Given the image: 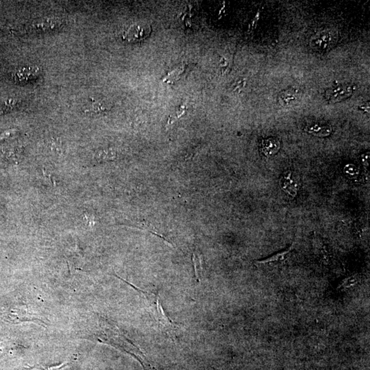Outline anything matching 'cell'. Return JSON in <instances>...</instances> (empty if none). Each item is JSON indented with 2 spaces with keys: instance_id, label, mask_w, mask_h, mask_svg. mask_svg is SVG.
Instances as JSON below:
<instances>
[{
  "instance_id": "1",
  "label": "cell",
  "mask_w": 370,
  "mask_h": 370,
  "mask_svg": "<svg viewBox=\"0 0 370 370\" xmlns=\"http://www.w3.org/2000/svg\"><path fill=\"white\" fill-rule=\"evenodd\" d=\"M337 41V35L332 30L320 31L312 37L311 48L315 52H325L333 48Z\"/></svg>"
},
{
  "instance_id": "5",
  "label": "cell",
  "mask_w": 370,
  "mask_h": 370,
  "mask_svg": "<svg viewBox=\"0 0 370 370\" xmlns=\"http://www.w3.org/2000/svg\"><path fill=\"white\" fill-rule=\"evenodd\" d=\"M62 22L58 19L46 18L35 21L32 24L29 25V30L40 31V32H46V31L52 30L59 28Z\"/></svg>"
},
{
  "instance_id": "12",
  "label": "cell",
  "mask_w": 370,
  "mask_h": 370,
  "mask_svg": "<svg viewBox=\"0 0 370 370\" xmlns=\"http://www.w3.org/2000/svg\"><path fill=\"white\" fill-rule=\"evenodd\" d=\"M106 110L107 109H106V106L104 104L101 103V102H96L90 104L87 109L85 110V112L89 113H98L106 111Z\"/></svg>"
},
{
  "instance_id": "13",
  "label": "cell",
  "mask_w": 370,
  "mask_h": 370,
  "mask_svg": "<svg viewBox=\"0 0 370 370\" xmlns=\"http://www.w3.org/2000/svg\"><path fill=\"white\" fill-rule=\"evenodd\" d=\"M157 312H158L159 320L162 322L163 324H164V326H169L172 325V322H171L170 320L167 317L165 316L162 307H161V305L159 303V298L158 300H157Z\"/></svg>"
},
{
  "instance_id": "9",
  "label": "cell",
  "mask_w": 370,
  "mask_h": 370,
  "mask_svg": "<svg viewBox=\"0 0 370 370\" xmlns=\"http://www.w3.org/2000/svg\"><path fill=\"white\" fill-rule=\"evenodd\" d=\"M332 131V127L330 126L318 125V124L307 126L304 129V131L307 133L318 137H328L331 134Z\"/></svg>"
},
{
  "instance_id": "4",
  "label": "cell",
  "mask_w": 370,
  "mask_h": 370,
  "mask_svg": "<svg viewBox=\"0 0 370 370\" xmlns=\"http://www.w3.org/2000/svg\"><path fill=\"white\" fill-rule=\"evenodd\" d=\"M293 173L287 171L283 175L279 181L281 188L289 196L295 198L298 194L299 184L296 180L292 178Z\"/></svg>"
},
{
  "instance_id": "15",
  "label": "cell",
  "mask_w": 370,
  "mask_h": 370,
  "mask_svg": "<svg viewBox=\"0 0 370 370\" xmlns=\"http://www.w3.org/2000/svg\"><path fill=\"white\" fill-rule=\"evenodd\" d=\"M115 153L113 150H104L98 153V157L102 160H112L115 159Z\"/></svg>"
},
{
  "instance_id": "7",
  "label": "cell",
  "mask_w": 370,
  "mask_h": 370,
  "mask_svg": "<svg viewBox=\"0 0 370 370\" xmlns=\"http://www.w3.org/2000/svg\"><path fill=\"white\" fill-rule=\"evenodd\" d=\"M281 149V143L279 139L270 137L263 139L261 142V150L266 157L276 155Z\"/></svg>"
},
{
  "instance_id": "17",
  "label": "cell",
  "mask_w": 370,
  "mask_h": 370,
  "mask_svg": "<svg viewBox=\"0 0 370 370\" xmlns=\"http://www.w3.org/2000/svg\"><path fill=\"white\" fill-rule=\"evenodd\" d=\"M362 159H363V163H365L366 165L368 166V161H369V153H366L365 155H363V156H362Z\"/></svg>"
},
{
  "instance_id": "10",
  "label": "cell",
  "mask_w": 370,
  "mask_h": 370,
  "mask_svg": "<svg viewBox=\"0 0 370 370\" xmlns=\"http://www.w3.org/2000/svg\"><path fill=\"white\" fill-rule=\"evenodd\" d=\"M16 104L17 100L15 98H0V114L6 113L11 111L15 107Z\"/></svg>"
},
{
  "instance_id": "8",
  "label": "cell",
  "mask_w": 370,
  "mask_h": 370,
  "mask_svg": "<svg viewBox=\"0 0 370 370\" xmlns=\"http://www.w3.org/2000/svg\"><path fill=\"white\" fill-rule=\"evenodd\" d=\"M300 95L298 90L290 88L284 90L279 94V102L281 106H290L298 101Z\"/></svg>"
},
{
  "instance_id": "2",
  "label": "cell",
  "mask_w": 370,
  "mask_h": 370,
  "mask_svg": "<svg viewBox=\"0 0 370 370\" xmlns=\"http://www.w3.org/2000/svg\"><path fill=\"white\" fill-rule=\"evenodd\" d=\"M355 86L352 84H342L328 89L326 92V98L331 103H337L350 98L353 94Z\"/></svg>"
},
{
  "instance_id": "14",
  "label": "cell",
  "mask_w": 370,
  "mask_h": 370,
  "mask_svg": "<svg viewBox=\"0 0 370 370\" xmlns=\"http://www.w3.org/2000/svg\"><path fill=\"white\" fill-rule=\"evenodd\" d=\"M29 68H24L23 70L19 71L16 74L15 76V79L18 80V81H23V80L28 79L27 77L32 76H29V74H35V72H32V70H29Z\"/></svg>"
},
{
  "instance_id": "11",
  "label": "cell",
  "mask_w": 370,
  "mask_h": 370,
  "mask_svg": "<svg viewBox=\"0 0 370 370\" xmlns=\"http://www.w3.org/2000/svg\"><path fill=\"white\" fill-rule=\"evenodd\" d=\"M184 66H180L178 68L175 69L172 72H169L167 74V76H165L163 78V81L169 82V83H173V82L176 81V80H178L180 78V76L184 73Z\"/></svg>"
},
{
  "instance_id": "16",
  "label": "cell",
  "mask_w": 370,
  "mask_h": 370,
  "mask_svg": "<svg viewBox=\"0 0 370 370\" xmlns=\"http://www.w3.org/2000/svg\"><path fill=\"white\" fill-rule=\"evenodd\" d=\"M245 81L243 79H239L233 84V89L235 91L240 92L242 88L245 86Z\"/></svg>"
},
{
  "instance_id": "6",
  "label": "cell",
  "mask_w": 370,
  "mask_h": 370,
  "mask_svg": "<svg viewBox=\"0 0 370 370\" xmlns=\"http://www.w3.org/2000/svg\"><path fill=\"white\" fill-rule=\"evenodd\" d=\"M294 243H293L290 245V247L285 250V251L279 252V253L275 254V255L271 256V257L267 258V259L256 261V264L262 265V266L280 264V263H283V261H285L288 258L291 251L294 249Z\"/></svg>"
},
{
  "instance_id": "3",
  "label": "cell",
  "mask_w": 370,
  "mask_h": 370,
  "mask_svg": "<svg viewBox=\"0 0 370 370\" xmlns=\"http://www.w3.org/2000/svg\"><path fill=\"white\" fill-rule=\"evenodd\" d=\"M150 25L137 24L131 25L124 33L123 38L129 42L144 40L150 35Z\"/></svg>"
}]
</instances>
